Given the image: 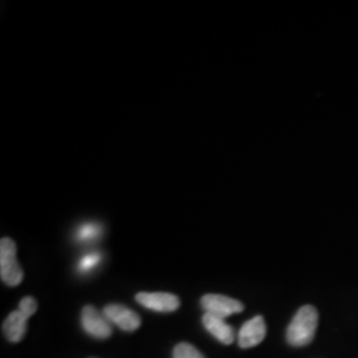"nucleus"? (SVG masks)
I'll return each mask as SVG.
<instances>
[{"label": "nucleus", "mask_w": 358, "mask_h": 358, "mask_svg": "<svg viewBox=\"0 0 358 358\" xmlns=\"http://www.w3.org/2000/svg\"><path fill=\"white\" fill-rule=\"evenodd\" d=\"M19 310H20L22 313H24L27 317L29 319V317L38 310V301H36L34 297L27 296V297H24V299L20 301Z\"/></svg>", "instance_id": "13"}, {"label": "nucleus", "mask_w": 358, "mask_h": 358, "mask_svg": "<svg viewBox=\"0 0 358 358\" xmlns=\"http://www.w3.org/2000/svg\"><path fill=\"white\" fill-rule=\"evenodd\" d=\"M136 300L142 307L149 308L155 312H174L180 304L176 294L166 292H140L136 296Z\"/></svg>", "instance_id": "6"}, {"label": "nucleus", "mask_w": 358, "mask_h": 358, "mask_svg": "<svg viewBox=\"0 0 358 358\" xmlns=\"http://www.w3.org/2000/svg\"><path fill=\"white\" fill-rule=\"evenodd\" d=\"M81 324L85 332L96 338H108L113 332L112 322L106 319L103 313L90 306L83 309Z\"/></svg>", "instance_id": "4"}, {"label": "nucleus", "mask_w": 358, "mask_h": 358, "mask_svg": "<svg viewBox=\"0 0 358 358\" xmlns=\"http://www.w3.org/2000/svg\"><path fill=\"white\" fill-rule=\"evenodd\" d=\"M319 324L317 309L304 306L296 313L287 331V341L292 346H306L312 343Z\"/></svg>", "instance_id": "1"}, {"label": "nucleus", "mask_w": 358, "mask_h": 358, "mask_svg": "<svg viewBox=\"0 0 358 358\" xmlns=\"http://www.w3.org/2000/svg\"><path fill=\"white\" fill-rule=\"evenodd\" d=\"M27 317L19 309L13 312L3 324V332L6 334L7 340L11 343H19L23 340L27 332Z\"/></svg>", "instance_id": "9"}, {"label": "nucleus", "mask_w": 358, "mask_h": 358, "mask_svg": "<svg viewBox=\"0 0 358 358\" xmlns=\"http://www.w3.org/2000/svg\"><path fill=\"white\" fill-rule=\"evenodd\" d=\"M201 304L206 310V313L214 315L220 319H227L231 315L239 313L244 309V306L235 299H231L223 294H205L201 300Z\"/></svg>", "instance_id": "3"}, {"label": "nucleus", "mask_w": 358, "mask_h": 358, "mask_svg": "<svg viewBox=\"0 0 358 358\" xmlns=\"http://www.w3.org/2000/svg\"><path fill=\"white\" fill-rule=\"evenodd\" d=\"M203 325L208 332L211 333L217 341H220L224 345H230L235 340V333L232 327L229 325L224 319L217 317L214 315L206 313L203 316Z\"/></svg>", "instance_id": "8"}, {"label": "nucleus", "mask_w": 358, "mask_h": 358, "mask_svg": "<svg viewBox=\"0 0 358 358\" xmlns=\"http://www.w3.org/2000/svg\"><path fill=\"white\" fill-rule=\"evenodd\" d=\"M103 313L112 324H115L120 329L127 332H133L141 325V317L136 312L120 304L106 306Z\"/></svg>", "instance_id": "5"}, {"label": "nucleus", "mask_w": 358, "mask_h": 358, "mask_svg": "<svg viewBox=\"0 0 358 358\" xmlns=\"http://www.w3.org/2000/svg\"><path fill=\"white\" fill-rule=\"evenodd\" d=\"M266 333H267L266 321L262 316H256L252 320L244 322L238 336L239 346L243 349H248V348L259 345L264 340Z\"/></svg>", "instance_id": "7"}, {"label": "nucleus", "mask_w": 358, "mask_h": 358, "mask_svg": "<svg viewBox=\"0 0 358 358\" xmlns=\"http://www.w3.org/2000/svg\"><path fill=\"white\" fill-rule=\"evenodd\" d=\"M100 262H101V255H100L99 252H90L88 255L81 257V260H80V263H78V269H80V272H83V273L90 272V271L94 268Z\"/></svg>", "instance_id": "12"}, {"label": "nucleus", "mask_w": 358, "mask_h": 358, "mask_svg": "<svg viewBox=\"0 0 358 358\" xmlns=\"http://www.w3.org/2000/svg\"><path fill=\"white\" fill-rule=\"evenodd\" d=\"M174 358H206L196 348L182 343L176 346L174 349Z\"/></svg>", "instance_id": "10"}, {"label": "nucleus", "mask_w": 358, "mask_h": 358, "mask_svg": "<svg viewBox=\"0 0 358 358\" xmlns=\"http://www.w3.org/2000/svg\"><path fill=\"white\" fill-rule=\"evenodd\" d=\"M0 276L10 287L19 285L24 276L16 259V244L10 238H3L0 242Z\"/></svg>", "instance_id": "2"}, {"label": "nucleus", "mask_w": 358, "mask_h": 358, "mask_svg": "<svg viewBox=\"0 0 358 358\" xmlns=\"http://www.w3.org/2000/svg\"><path fill=\"white\" fill-rule=\"evenodd\" d=\"M100 227L90 223V224H85V226H81L78 231H77V238L83 242H88V241H93V239H97L99 235H100Z\"/></svg>", "instance_id": "11"}]
</instances>
